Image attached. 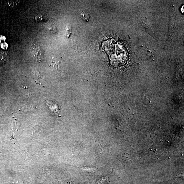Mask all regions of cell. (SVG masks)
Returning a JSON list of instances; mask_svg holds the SVG:
<instances>
[{"mask_svg": "<svg viewBox=\"0 0 184 184\" xmlns=\"http://www.w3.org/2000/svg\"><path fill=\"white\" fill-rule=\"evenodd\" d=\"M31 56L35 60L39 62L43 61V55L40 46L34 45L32 46L31 50Z\"/></svg>", "mask_w": 184, "mask_h": 184, "instance_id": "obj_1", "label": "cell"}, {"mask_svg": "<svg viewBox=\"0 0 184 184\" xmlns=\"http://www.w3.org/2000/svg\"><path fill=\"white\" fill-rule=\"evenodd\" d=\"M9 60V56L6 52H0V62L2 63H6Z\"/></svg>", "mask_w": 184, "mask_h": 184, "instance_id": "obj_2", "label": "cell"}, {"mask_svg": "<svg viewBox=\"0 0 184 184\" xmlns=\"http://www.w3.org/2000/svg\"><path fill=\"white\" fill-rule=\"evenodd\" d=\"M35 19L37 22L40 23H43L45 22L47 20L46 16L42 15H37L36 16Z\"/></svg>", "mask_w": 184, "mask_h": 184, "instance_id": "obj_3", "label": "cell"}, {"mask_svg": "<svg viewBox=\"0 0 184 184\" xmlns=\"http://www.w3.org/2000/svg\"><path fill=\"white\" fill-rule=\"evenodd\" d=\"M143 28L145 29V31H146L148 32V33L150 34L151 36L153 37L154 38H157L156 36L155 35L152 30L150 28V27H149L148 25L144 24V23L141 24Z\"/></svg>", "mask_w": 184, "mask_h": 184, "instance_id": "obj_4", "label": "cell"}, {"mask_svg": "<svg viewBox=\"0 0 184 184\" xmlns=\"http://www.w3.org/2000/svg\"><path fill=\"white\" fill-rule=\"evenodd\" d=\"M80 16L81 18L84 21L88 22L90 19L89 15L86 12L82 11L80 12Z\"/></svg>", "mask_w": 184, "mask_h": 184, "instance_id": "obj_5", "label": "cell"}, {"mask_svg": "<svg viewBox=\"0 0 184 184\" xmlns=\"http://www.w3.org/2000/svg\"><path fill=\"white\" fill-rule=\"evenodd\" d=\"M47 30L48 32L51 33H54L56 31V28L53 26H47Z\"/></svg>", "mask_w": 184, "mask_h": 184, "instance_id": "obj_6", "label": "cell"}, {"mask_svg": "<svg viewBox=\"0 0 184 184\" xmlns=\"http://www.w3.org/2000/svg\"><path fill=\"white\" fill-rule=\"evenodd\" d=\"M71 33H72V29L71 27H67L66 30V34L67 37H69L71 35Z\"/></svg>", "mask_w": 184, "mask_h": 184, "instance_id": "obj_7", "label": "cell"}]
</instances>
